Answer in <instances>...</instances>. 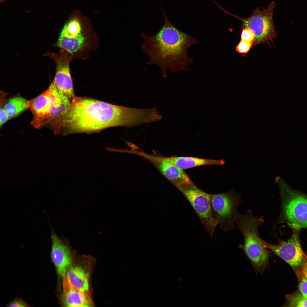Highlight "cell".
I'll return each mask as SVG.
<instances>
[{
    "label": "cell",
    "instance_id": "cell-24",
    "mask_svg": "<svg viewBox=\"0 0 307 307\" xmlns=\"http://www.w3.org/2000/svg\"><path fill=\"white\" fill-rule=\"evenodd\" d=\"M305 267L306 270L307 271V265H306V267Z\"/></svg>",
    "mask_w": 307,
    "mask_h": 307
},
{
    "label": "cell",
    "instance_id": "cell-22",
    "mask_svg": "<svg viewBox=\"0 0 307 307\" xmlns=\"http://www.w3.org/2000/svg\"><path fill=\"white\" fill-rule=\"evenodd\" d=\"M30 306L27 303L22 299L17 298L10 302L7 306L9 307H26Z\"/></svg>",
    "mask_w": 307,
    "mask_h": 307
},
{
    "label": "cell",
    "instance_id": "cell-18",
    "mask_svg": "<svg viewBox=\"0 0 307 307\" xmlns=\"http://www.w3.org/2000/svg\"><path fill=\"white\" fill-rule=\"evenodd\" d=\"M287 298L289 306L307 307V298L301 293L289 295Z\"/></svg>",
    "mask_w": 307,
    "mask_h": 307
},
{
    "label": "cell",
    "instance_id": "cell-14",
    "mask_svg": "<svg viewBox=\"0 0 307 307\" xmlns=\"http://www.w3.org/2000/svg\"><path fill=\"white\" fill-rule=\"evenodd\" d=\"M61 277L63 288L62 300L64 306L71 307L92 306V301L71 285L67 279L66 273L63 274Z\"/></svg>",
    "mask_w": 307,
    "mask_h": 307
},
{
    "label": "cell",
    "instance_id": "cell-6",
    "mask_svg": "<svg viewBox=\"0 0 307 307\" xmlns=\"http://www.w3.org/2000/svg\"><path fill=\"white\" fill-rule=\"evenodd\" d=\"M276 5L275 1H273L262 10L257 7L251 16L246 18L240 17L229 13V14L242 22V28L248 27L254 32L255 37L253 45L266 43L271 46L277 35L273 19Z\"/></svg>",
    "mask_w": 307,
    "mask_h": 307
},
{
    "label": "cell",
    "instance_id": "cell-10",
    "mask_svg": "<svg viewBox=\"0 0 307 307\" xmlns=\"http://www.w3.org/2000/svg\"><path fill=\"white\" fill-rule=\"evenodd\" d=\"M45 55L51 57L55 62L56 72L53 82L56 88L61 94L71 100L75 96L69 68L73 56L62 49L58 53H49Z\"/></svg>",
    "mask_w": 307,
    "mask_h": 307
},
{
    "label": "cell",
    "instance_id": "cell-3",
    "mask_svg": "<svg viewBox=\"0 0 307 307\" xmlns=\"http://www.w3.org/2000/svg\"><path fill=\"white\" fill-rule=\"evenodd\" d=\"M29 101L28 109L33 115L31 124L36 128L50 124L58 118L70 102L68 98L60 93L53 81L46 91Z\"/></svg>",
    "mask_w": 307,
    "mask_h": 307
},
{
    "label": "cell",
    "instance_id": "cell-16",
    "mask_svg": "<svg viewBox=\"0 0 307 307\" xmlns=\"http://www.w3.org/2000/svg\"><path fill=\"white\" fill-rule=\"evenodd\" d=\"M169 161L182 169L202 165H222L225 163L223 159L215 160L190 157H166Z\"/></svg>",
    "mask_w": 307,
    "mask_h": 307
},
{
    "label": "cell",
    "instance_id": "cell-17",
    "mask_svg": "<svg viewBox=\"0 0 307 307\" xmlns=\"http://www.w3.org/2000/svg\"><path fill=\"white\" fill-rule=\"evenodd\" d=\"M29 104V100L18 97L11 99L5 104L4 107L10 119L28 108Z\"/></svg>",
    "mask_w": 307,
    "mask_h": 307
},
{
    "label": "cell",
    "instance_id": "cell-13",
    "mask_svg": "<svg viewBox=\"0 0 307 307\" xmlns=\"http://www.w3.org/2000/svg\"><path fill=\"white\" fill-rule=\"evenodd\" d=\"M148 159L177 188L193 183L183 169L169 161L166 157L150 155Z\"/></svg>",
    "mask_w": 307,
    "mask_h": 307
},
{
    "label": "cell",
    "instance_id": "cell-5",
    "mask_svg": "<svg viewBox=\"0 0 307 307\" xmlns=\"http://www.w3.org/2000/svg\"><path fill=\"white\" fill-rule=\"evenodd\" d=\"M275 181L279 189L284 220L293 228H307V195L293 189L279 176Z\"/></svg>",
    "mask_w": 307,
    "mask_h": 307
},
{
    "label": "cell",
    "instance_id": "cell-19",
    "mask_svg": "<svg viewBox=\"0 0 307 307\" xmlns=\"http://www.w3.org/2000/svg\"><path fill=\"white\" fill-rule=\"evenodd\" d=\"M297 275L300 293L307 298V271L305 267L302 268L298 271Z\"/></svg>",
    "mask_w": 307,
    "mask_h": 307
},
{
    "label": "cell",
    "instance_id": "cell-23",
    "mask_svg": "<svg viewBox=\"0 0 307 307\" xmlns=\"http://www.w3.org/2000/svg\"><path fill=\"white\" fill-rule=\"evenodd\" d=\"M9 115L4 107L0 106V126L1 127L9 119Z\"/></svg>",
    "mask_w": 307,
    "mask_h": 307
},
{
    "label": "cell",
    "instance_id": "cell-20",
    "mask_svg": "<svg viewBox=\"0 0 307 307\" xmlns=\"http://www.w3.org/2000/svg\"><path fill=\"white\" fill-rule=\"evenodd\" d=\"M242 28L241 40L248 42H254L255 35L252 30L247 27H244Z\"/></svg>",
    "mask_w": 307,
    "mask_h": 307
},
{
    "label": "cell",
    "instance_id": "cell-7",
    "mask_svg": "<svg viewBox=\"0 0 307 307\" xmlns=\"http://www.w3.org/2000/svg\"><path fill=\"white\" fill-rule=\"evenodd\" d=\"M241 202L240 194L232 190L211 194L212 212L220 229L226 232L234 229L237 209Z\"/></svg>",
    "mask_w": 307,
    "mask_h": 307
},
{
    "label": "cell",
    "instance_id": "cell-8",
    "mask_svg": "<svg viewBox=\"0 0 307 307\" xmlns=\"http://www.w3.org/2000/svg\"><path fill=\"white\" fill-rule=\"evenodd\" d=\"M177 188L190 204L205 230L212 237L218 224L212 212L211 194L203 191L193 183Z\"/></svg>",
    "mask_w": 307,
    "mask_h": 307
},
{
    "label": "cell",
    "instance_id": "cell-15",
    "mask_svg": "<svg viewBox=\"0 0 307 307\" xmlns=\"http://www.w3.org/2000/svg\"><path fill=\"white\" fill-rule=\"evenodd\" d=\"M66 273L67 277L71 285L92 301L89 291L88 273L78 266L70 267Z\"/></svg>",
    "mask_w": 307,
    "mask_h": 307
},
{
    "label": "cell",
    "instance_id": "cell-12",
    "mask_svg": "<svg viewBox=\"0 0 307 307\" xmlns=\"http://www.w3.org/2000/svg\"><path fill=\"white\" fill-rule=\"evenodd\" d=\"M50 223L49 221L52 242L51 258L58 274L61 277L63 274H66L71 263L70 251L65 241L54 232Z\"/></svg>",
    "mask_w": 307,
    "mask_h": 307
},
{
    "label": "cell",
    "instance_id": "cell-11",
    "mask_svg": "<svg viewBox=\"0 0 307 307\" xmlns=\"http://www.w3.org/2000/svg\"><path fill=\"white\" fill-rule=\"evenodd\" d=\"M290 238L286 241H280L277 244L267 243L262 239L263 246L293 267H298L302 264L304 258L299 237V229L293 228Z\"/></svg>",
    "mask_w": 307,
    "mask_h": 307
},
{
    "label": "cell",
    "instance_id": "cell-1",
    "mask_svg": "<svg viewBox=\"0 0 307 307\" xmlns=\"http://www.w3.org/2000/svg\"><path fill=\"white\" fill-rule=\"evenodd\" d=\"M145 109L116 105L95 99L75 96L64 113L51 125L57 133H91L117 126L145 123Z\"/></svg>",
    "mask_w": 307,
    "mask_h": 307
},
{
    "label": "cell",
    "instance_id": "cell-2",
    "mask_svg": "<svg viewBox=\"0 0 307 307\" xmlns=\"http://www.w3.org/2000/svg\"><path fill=\"white\" fill-rule=\"evenodd\" d=\"M162 10L165 19L163 27L153 36L141 33L144 43L141 47L149 57L146 64L159 66L165 78L167 69L172 72L188 71V64L193 62L188 55V49L199 42L176 28L168 19L162 8Z\"/></svg>",
    "mask_w": 307,
    "mask_h": 307
},
{
    "label": "cell",
    "instance_id": "cell-4",
    "mask_svg": "<svg viewBox=\"0 0 307 307\" xmlns=\"http://www.w3.org/2000/svg\"><path fill=\"white\" fill-rule=\"evenodd\" d=\"M92 32L88 18L78 10L70 12L60 34L57 45L72 56L82 52L89 45Z\"/></svg>",
    "mask_w": 307,
    "mask_h": 307
},
{
    "label": "cell",
    "instance_id": "cell-9",
    "mask_svg": "<svg viewBox=\"0 0 307 307\" xmlns=\"http://www.w3.org/2000/svg\"><path fill=\"white\" fill-rule=\"evenodd\" d=\"M244 242L243 248L257 273H263L268 266L269 250L265 248L261 242L259 231L252 229L244 232L243 235Z\"/></svg>",
    "mask_w": 307,
    "mask_h": 307
},
{
    "label": "cell",
    "instance_id": "cell-21",
    "mask_svg": "<svg viewBox=\"0 0 307 307\" xmlns=\"http://www.w3.org/2000/svg\"><path fill=\"white\" fill-rule=\"evenodd\" d=\"M253 44V42H248L241 40L236 47V51L240 53H246L250 50Z\"/></svg>",
    "mask_w": 307,
    "mask_h": 307
}]
</instances>
